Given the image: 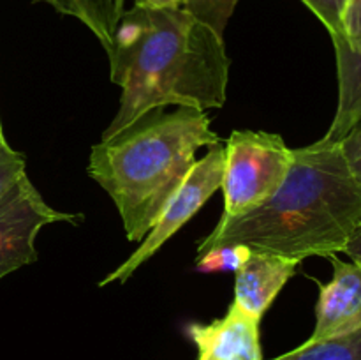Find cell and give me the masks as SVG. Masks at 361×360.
Here are the masks:
<instances>
[{
    "instance_id": "44dd1931",
    "label": "cell",
    "mask_w": 361,
    "mask_h": 360,
    "mask_svg": "<svg viewBox=\"0 0 361 360\" xmlns=\"http://www.w3.org/2000/svg\"><path fill=\"white\" fill-rule=\"evenodd\" d=\"M14 148L11 147L9 143H7V140H6V136H4V131H2V124H0V159L2 157H6V155H11V154H14Z\"/></svg>"
},
{
    "instance_id": "7c38bea8",
    "label": "cell",
    "mask_w": 361,
    "mask_h": 360,
    "mask_svg": "<svg viewBox=\"0 0 361 360\" xmlns=\"http://www.w3.org/2000/svg\"><path fill=\"white\" fill-rule=\"evenodd\" d=\"M274 360H361V328L323 341H305Z\"/></svg>"
},
{
    "instance_id": "7a4b0ae2",
    "label": "cell",
    "mask_w": 361,
    "mask_h": 360,
    "mask_svg": "<svg viewBox=\"0 0 361 360\" xmlns=\"http://www.w3.org/2000/svg\"><path fill=\"white\" fill-rule=\"evenodd\" d=\"M361 226V186L338 141L321 138L295 148L284 182L259 207L238 217L219 219L197 246L243 244L302 263L310 256L344 253Z\"/></svg>"
},
{
    "instance_id": "6da1fadb",
    "label": "cell",
    "mask_w": 361,
    "mask_h": 360,
    "mask_svg": "<svg viewBox=\"0 0 361 360\" xmlns=\"http://www.w3.org/2000/svg\"><path fill=\"white\" fill-rule=\"evenodd\" d=\"M109 78L122 88L102 138L168 106L200 112L226 104L229 56L224 37L185 9H126L108 52Z\"/></svg>"
},
{
    "instance_id": "52a82bcc",
    "label": "cell",
    "mask_w": 361,
    "mask_h": 360,
    "mask_svg": "<svg viewBox=\"0 0 361 360\" xmlns=\"http://www.w3.org/2000/svg\"><path fill=\"white\" fill-rule=\"evenodd\" d=\"M334 277L319 284L316 327L307 341H323L361 328V265L330 256Z\"/></svg>"
},
{
    "instance_id": "2e32d148",
    "label": "cell",
    "mask_w": 361,
    "mask_h": 360,
    "mask_svg": "<svg viewBox=\"0 0 361 360\" xmlns=\"http://www.w3.org/2000/svg\"><path fill=\"white\" fill-rule=\"evenodd\" d=\"M338 143L353 176L361 186V120Z\"/></svg>"
},
{
    "instance_id": "e0dca14e",
    "label": "cell",
    "mask_w": 361,
    "mask_h": 360,
    "mask_svg": "<svg viewBox=\"0 0 361 360\" xmlns=\"http://www.w3.org/2000/svg\"><path fill=\"white\" fill-rule=\"evenodd\" d=\"M25 173H27V162L20 152L0 159V198Z\"/></svg>"
},
{
    "instance_id": "ba28073f",
    "label": "cell",
    "mask_w": 361,
    "mask_h": 360,
    "mask_svg": "<svg viewBox=\"0 0 361 360\" xmlns=\"http://www.w3.org/2000/svg\"><path fill=\"white\" fill-rule=\"evenodd\" d=\"M185 334L197 348V360H264L259 320L231 304L210 323H190Z\"/></svg>"
},
{
    "instance_id": "9a60e30c",
    "label": "cell",
    "mask_w": 361,
    "mask_h": 360,
    "mask_svg": "<svg viewBox=\"0 0 361 360\" xmlns=\"http://www.w3.org/2000/svg\"><path fill=\"white\" fill-rule=\"evenodd\" d=\"M326 27L331 39H344V13L348 0H302Z\"/></svg>"
},
{
    "instance_id": "8992f818",
    "label": "cell",
    "mask_w": 361,
    "mask_h": 360,
    "mask_svg": "<svg viewBox=\"0 0 361 360\" xmlns=\"http://www.w3.org/2000/svg\"><path fill=\"white\" fill-rule=\"evenodd\" d=\"M83 221L81 214H69L49 207L28 175H21L0 198V279L37 261L35 239L53 222Z\"/></svg>"
},
{
    "instance_id": "5bb4252c",
    "label": "cell",
    "mask_w": 361,
    "mask_h": 360,
    "mask_svg": "<svg viewBox=\"0 0 361 360\" xmlns=\"http://www.w3.org/2000/svg\"><path fill=\"white\" fill-rule=\"evenodd\" d=\"M250 247L243 244H233V246H217L204 253L197 254L196 270L204 274H214V272H236L250 254Z\"/></svg>"
},
{
    "instance_id": "ac0fdd59",
    "label": "cell",
    "mask_w": 361,
    "mask_h": 360,
    "mask_svg": "<svg viewBox=\"0 0 361 360\" xmlns=\"http://www.w3.org/2000/svg\"><path fill=\"white\" fill-rule=\"evenodd\" d=\"M344 39L353 49H361V0H348L344 13Z\"/></svg>"
},
{
    "instance_id": "ffe728a7",
    "label": "cell",
    "mask_w": 361,
    "mask_h": 360,
    "mask_svg": "<svg viewBox=\"0 0 361 360\" xmlns=\"http://www.w3.org/2000/svg\"><path fill=\"white\" fill-rule=\"evenodd\" d=\"M345 254H349L351 261H356V263L361 265V226L356 229V233L353 235V239L349 240L348 247L344 251Z\"/></svg>"
},
{
    "instance_id": "8fae6325",
    "label": "cell",
    "mask_w": 361,
    "mask_h": 360,
    "mask_svg": "<svg viewBox=\"0 0 361 360\" xmlns=\"http://www.w3.org/2000/svg\"><path fill=\"white\" fill-rule=\"evenodd\" d=\"M66 16L76 18L95 35L106 53L113 48L126 0H42Z\"/></svg>"
},
{
    "instance_id": "4fadbf2b",
    "label": "cell",
    "mask_w": 361,
    "mask_h": 360,
    "mask_svg": "<svg viewBox=\"0 0 361 360\" xmlns=\"http://www.w3.org/2000/svg\"><path fill=\"white\" fill-rule=\"evenodd\" d=\"M238 2L240 0H185L182 9H185L200 23L212 28L215 34L224 37L228 21L235 13Z\"/></svg>"
},
{
    "instance_id": "d6986e66",
    "label": "cell",
    "mask_w": 361,
    "mask_h": 360,
    "mask_svg": "<svg viewBox=\"0 0 361 360\" xmlns=\"http://www.w3.org/2000/svg\"><path fill=\"white\" fill-rule=\"evenodd\" d=\"M185 0H134V6L141 9H180Z\"/></svg>"
},
{
    "instance_id": "3957f363",
    "label": "cell",
    "mask_w": 361,
    "mask_h": 360,
    "mask_svg": "<svg viewBox=\"0 0 361 360\" xmlns=\"http://www.w3.org/2000/svg\"><path fill=\"white\" fill-rule=\"evenodd\" d=\"M207 112L164 108L145 113L94 145L88 175L109 194L129 242H141L196 162V152L221 143Z\"/></svg>"
},
{
    "instance_id": "277c9868",
    "label": "cell",
    "mask_w": 361,
    "mask_h": 360,
    "mask_svg": "<svg viewBox=\"0 0 361 360\" xmlns=\"http://www.w3.org/2000/svg\"><path fill=\"white\" fill-rule=\"evenodd\" d=\"M222 219L238 217L267 201L284 182L293 150L281 134L233 131L224 143Z\"/></svg>"
},
{
    "instance_id": "5b68a950",
    "label": "cell",
    "mask_w": 361,
    "mask_h": 360,
    "mask_svg": "<svg viewBox=\"0 0 361 360\" xmlns=\"http://www.w3.org/2000/svg\"><path fill=\"white\" fill-rule=\"evenodd\" d=\"M224 162L226 152L221 141V143L210 147L208 154H204L200 161L194 162L189 175L176 189V193L169 198L155 224L145 235L137 249L126 261H122L115 270L109 272L99 282V286L102 288V286L113 284V282H126L145 261L150 260L176 232H180L201 210V207L221 189Z\"/></svg>"
},
{
    "instance_id": "30bf717a",
    "label": "cell",
    "mask_w": 361,
    "mask_h": 360,
    "mask_svg": "<svg viewBox=\"0 0 361 360\" xmlns=\"http://www.w3.org/2000/svg\"><path fill=\"white\" fill-rule=\"evenodd\" d=\"M337 56L338 104L324 138L341 141L361 120V49H353L345 39H331Z\"/></svg>"
},
{
    "instance_id": "9c48e42d",
    "label": "cell",
    "mask_w": 361,
    "mask_h": 360,
    "mask_svg": "<svg viewBox=\"0 0 361 360\" xmlns=\"http://www.w3.org/2000/svg\"><path fill=\"white\" fill-rule=\"evenodd\" d=\"M298 261L267 251H250L245 263L235 272V304L261 321L286 282L295 275Z\"/></svg>"
}]
</instances>
